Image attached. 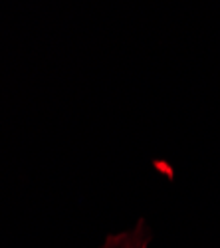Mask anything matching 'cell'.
Listing matches in <instances>:
<instances>
[]
</instances>
